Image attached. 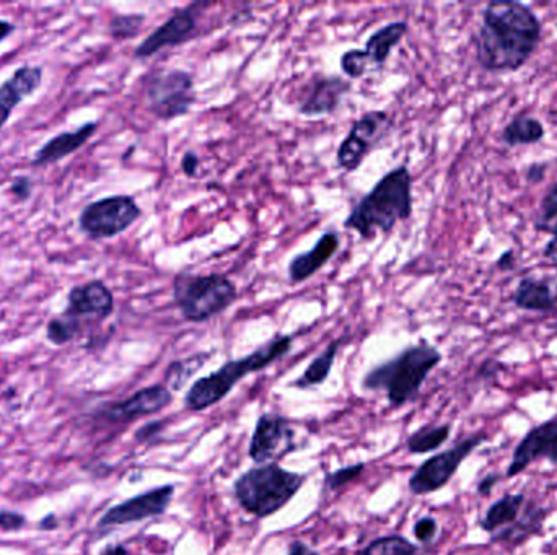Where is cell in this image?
<instances>
[{"label": "cell", "mask_w": 557, "mask_h": 555, "mask_svg": "<svg viewBox=\"0 0 557 555\" xmlns=\"http://www.w3.org/2000/svg\"><path fill=\"white\" fill-rule=\"evenodd\" d=\"M543 22L530 5L515 0L489 2L474 33L476 62L489 74H515L535 56Z\"/></svg>", "instance_id": "cell-1"}, {"label": "cell", "mask_w": 557, "mask_h": 555, "mask_svg": "<svg viewBox=\"0 0 557 555\" xmlns=\"http://www.w3.org/2000/svg\"><path fill=\"white\" fill-rule=\"evenodd\" d=\"M413 175L406 165L393 168L357 202L344 220V228L372 241L378 233H390L396 223L413 217Z\"/></svg>", "instance_id": "cell-2"}, {"label": "cell", "mask_w": 557, "mask_h": 555, "mask_svg": "<svg viewBox=\"0 0 557 555\" xmlns=\"http://www.w3.org/2000/svg\"><path fill=\"white\" fill-rule=\"evenodd\" d=\"M442 359V352L422 339L365 373L362 388L385 394L388 404L398 409L416 401L430 373L439 367Z\"/></svg>", "instance_id": "cell-3"}, {"label": "cell", "mask_w": 557, "mask_h": 555, "mask_svg": "<svg viewBox=\"0 0 557 555\" xmlns=\"http://www.w3.org/2000/svg\"><path fill=\"white\" fill-rule=\"evenodd\" d=\"M292 344H294V337L290 334L272 337L271 341L259 346L242 359L229 360L215 372L201 376L189 386L185 396L186 409L202 412L215 404L222 403L235 386L245 380L246 376L266 370L272 363L284 359L292 349Z\"/></svg>", "instance_id": "cell-4"}, {"label": "cell", "mask_w": 557, "mask_h": 555, "mask_svg": "<svg viewBox=\"0 0 557 555\" xmlns=\"http://www.w3.org/2000/svg\"><path fill=\"white\" fill-rule=\"evenodd\" d=\"M307 479V474L289 471L279 463L259 464L233 482V495L246 513L264 520L286 507Z\"/></svg>", "instance_id": "cell-5"}, {"label": "cell", "mask_w": 557, "mask_h": 555, "mask_svg": "<svg viewBox=\"0 0 557 555\" xmlns=\"http://www.w3.org/2000/svg\"><path fill=\"white\" fill-rule=\"evenodd\" d=\"M173 298L188 323H206L237 302V285L224 274L181 272L173 280Z\"/></svg>", "instance_id": "cell-6"}, {"label": "cell", "mask_w": 557, "mask_h": 555, "mask_svg": "<svg viewBox=\"0 0 557 555\" xmlns=\"http://www.w3.org/2000/svg\"><path fill=\"white\" fill-rule=\"evenodd\" d=\"M150 113L160 121H173L191 111L196 92L193 75L183 69H157L142 80Z\"/></svg>", "instance_id": "cell-7"}, {"label": "cell", "mask_w": 557, "mask_h": 555, "mask_svg": "<svg viewBox=\"0 0 557 555\" xmlns=\"http://www.w3.org/2000/svg\"><path fill=\"white\" fill-rule=\"evenodd\" d=\"M142 217L136 199L126 194L103 197L88 204L79 215V228L92 240H108L126 232Z\"/></svg>", "instance_id": "cell-8"}, {"label": "cell", "mask_w": 557, "mask_h": 555, "mask_svg": "<svg viewBox=\"0 0 557 555\" xmlns=\"http://www.w3.org/2000/svg\"><path fill=\"white\" fill-rule=\"evenodd\" d=\"M486 440V433H476V435L461 440L452 448L427 459L409 479V490L416 495L439 492L440 489L447 486L448 482L452 481V477L457 474L461 463Z\"/></svg>", "instance_id": "cell-9"}, {"label": "cell", "mask_w": 557, "mask_h": 555, "mask_svg": "<svg viewBox=\"0 0 557 555\" xmlns=\"http://www.w3.org/2000/svg\"><path fill=\"white\" fill-rule=\"evenodd\" d=\"M391 124L390 114L386 111L375 110L362 114L339 145L336 153L338 167L346 173L359 170L370 150L390 132Z\"/></svg>", "instance_id": "cell-10"}, {"label": "cell", "mask_w": 557, "mask_h": 555, "mask_svg": "<svg viewBox=\"0 0 557 555\" xmlns=\"http://www.w3.org/2000/svg\"><path fill=\"white\" fill-rule=\"evenodd\" d=\"M297 433L287 417L277 412H264L258 417L251 433L248 456L256 466L277 463L297 448Z\"/></svg>", "instance_id": "cell-11"}, {"label": "cell", "mask_w": 557, "mask_h": 555, "mask_svg": "<svg viewBox=\"0 0 557 555\" xmlns=\"http://www.w3.org/2000/svg\"><path fill=\"white\" fill-rule=\"evenodd\" d=\"M211 7L209 2H194L186 5L183 9L173 12L172 17L167 22H163L160 27L155 28L136 49H134V59L145 61L149 57L160 53L162 49L176 48L181 44L188 43L198 35V20L202 10Z\"/></svg>", "instance_id": "cell-12"}, {"label": "cell", "mask_w": 557, "mask_h": 555, "mask_svg": "<svg viewBox=\"0 0 557 555\" xmlns=\"http://www.w3.org/2000/svg\"><path fill=\"white\" fill-rule=\"evenodd\" d=\"M175 497V486L155 487L106 510L98 521V529H113L165 515Z\"/></svg>", "instance_id": "cell-13"}, {"label": "cell", "mask_w": 557, "mask_h": 555, "mask_svg": "<svg viewBox=\"0 0 557 555\" xmlns=\"http://www.w3.org/2000/svg\"><path fill=\"white\" fill-rule=\"evenodd\" d=\"M351 88V82L341 75H313L303 85L297 110L308 118L336 113Z\"/></svg>", "instance_id": "cell-14"}, {"label": "cell", "mask_w": 557, "mask_h": 555, "mask_svg": "<svg viewBox=\"0 0 557 555\" xmlns=\"http://www.w3.org/2000/svg\"><path fill=\"white\" fill-rule=\"evenodd\" d=\"M172 403V389L160 383V385L139 389L128 399L111 404L110 407H106L103 417L111 424H128L132 420L157 414Z\"/></svg>", "instance_id": "cell-15"}, {"label": "cell", "mask_w": 557, "mask_h": 555, "mask_svg": "<svg viewBox=\"0 0 557 555\" xmlns=\"http://www.w3.org/2000/svg\"><path fill=\"white\" fill-rule=\"evenodd\" d=\"M540 458H548L551 463L557 464V417L546 420L523 437L515 448L507 477L522 474L533 461Z\"/></svg>", "instance_id": "cell-16"}, {"label": "cell", "mask_w": 557, "mask_h": 555, "mask_svg": "<svg viewBox=\"0 0 557 555\" xmlns=\"http://www.w3.org/2000/svg\"><path fill=\"white\" fill-rule=\"evenodd\" d=\"M115 311V297L108 285L101 280H90L87 284L77 285L67 295V308L64 315L75 320L103 321Z\"/></svg>", "instance_id": "cell-17"}, {"label": "cell", "mask_w": 557, "mask_h": 555, "mask_svg": "<svg viewBox=\"0 0 557 555\" xmlns=\"http://www.w3.org/2000/svg\"><path fill=\"white\" fill-rule=\"evenodd\" d=\"M341 246V238L336 232H325L312 246V250L303 251L290 259L287 274L290 282L302 284L305 280L312 279L316 272L321 271L326 264L334 258Z\"/></svg>", "instance_id": "cell-18"}, {"label": "cell", "mask_w": 557, "mask_h": 555, "mask_svg": "<svg viewBox=\"0 0 557 555\" xmlns=\"http://www.w3.org/2000/svg\"><path fill=\"white\" fill-rule=\"evenodd\" d=\"M41 82L43 69L40 66H22L0 85V129L7 124L12 111L40 88Z\"/></svg>", "instance_id": "cell-19"}, {"label": "cell", "mask_w": 557, "mask_h": 555, "mask_svg": "<svg viewBox=\"0 0 557 555\" xmlns=\"http://www.w3.org/2000/svg\"><path fill=\"white\" fill-rule=\"evenodd\" d=\"M515 308L530 313H551L557 308V293L548 279L527 276L518 280L510 295Z\"/></svg>", "instance_id": "cell-20"}, {"label": "cell", "mask_w": 557, "mask_h": 555, "mask_svg": "<svg viewBox=\"0 0 557 555\" xmlns=\"http://www.w3.org/2000/svg\"><path fill=\"white\" fill-rule=\"evenodd\" d=\"M98 123H87L79 129L71 132H62L54 139L48 140L46 144L35 153L31 160L33 167H46L53 163L61 162L62 158L69 157L72 153L82 149L88 140L92 139L97 132Z\"/></svg>", "instance_id": "cell-21"}, {"label": "cell", "mask_w": 557, "mask_h": 555, "mask_svg": "<svg viewBox=\"0 0 557 555\" xmlns=\"http://www.w3.org/2000/svg\"><path fill=\"white\" fill-rule=\"evenodd\" d=\"M408 22H391L370 35L362 53L369 62L370 69H382L391 51L408 35Z\"/></svg>", "instance_id": "cell-22"}, {"label": "cell", "mask_w": 557, "mask_h": 555, "mask_svg": "<svg viewBox=\"0 0 557 555\" xmlns=\"http://www.w3.org/2000/svg\"><path fill=\"white\" fill-rule=\"evenodd\" d=\"M544 137H546V127L543 121L528 113L515 114L514 118L510 119V123L505 124L500 134L502 144L507 145L509 149L540 144Z\"/></svg>", "instance_id": "cell-23"}, {"label": "cell", "mask_w": 557, "mask_h": 555, "mask_svg": "<svg viewBox=\"0 0 557 555\" xmlns=\"http://www.w3.org/2000/svg\"><path fill=\"white\" fill-rule=\"evenodd\" d=\"M544 516H546V512L543 508L536 507L535 503L523 505L522 513L518 516L517 521L492 534V542H505V544H512V546L522 544L530 536L540 531Z\"/></svg>", "instance_id": "cell-24"}, {"label": "cell", "mask_w": 557, "mask_h": 555, "mask_svg": "<svg viewBox=\"0 0 557 555\" xmlns=\"http://www.w3.org/2000/svg\"><path fill=\"white\" fill-rule=\"evenodd\" d=\"M525 505V495L507 494L502 499L492 503L483 520L479 521L481 528L486 533H497L500 529L507 528L517 521Z\"/></svg>", "instance_id": "cell-25"}, {"label": "cell", "mask_w": 557, "mask_h": 555, "mask_svg": "<svg viewBox=\"0 0 557 555\" xmlns=\"http://www.w3.org/2000/svg\"><path fill=\"white\" fill-rule=\"evenodd\" d=\"M341 346H343V339L329 342L328 347L320 355H316L315 359L308 365L307 370L297 380L292 381L290 386L292 388L310 389L326 383L329 375H331V370H333V365L336 362Z\"/></svg>", "instance_id": "cell-26"}, {"label": "cell", "mask_w": 557, "mask_h": 555, "mask_svg": "<svg viewBox=\"0 0 557 555\" xmlns=\"http://www.w3.org/2000/svg\"><path fill=\"white\" fill-rule=\"evenodd\" d=\"M450 425H426L408 438V451L411 455H426L430 451L439 450L450 437Z\"/></svg>", "instance_id": "cell-27"}, {"label": "cell", "mask_w": 557, "mask_h": 555, "mask_svg": "<svg viewBox=\"0 0 557 555\" xmlns=\"http://www.w3.org/2000/svg\"><path fill=\"white\" fill-rule=\"evenodd\" d=\"M359 555H419V547L401 534H388L370 541Z\"/></svg>", "instance_id": "cell-28"}, {"label": "cell", "mask_w": 557, "mask_h": 555, "mask_svg": "<svg viewBox=\"0 0 557 555\" xmlns=\"http://www.w3.org/2000/svg\"><path fill=\"white\" fill-rule=\"evenodd\" d=\"M207 360H209V354H196L193 357H188V359L170 363V367L167 368V373H165V383L163 385L168 386L172 391L173 389L178 391L188 383L189 378L198 372Z\"/></svg>", "instance_id": "cell-29"}, {"label": "cell", "mask_w": 557, "mask_h": 555, "mask_svg": "<svg viewBox=\"0 0 557 555\" xmlns=\"http://www.w3.org/2000/svg\"><path fill=\"white\" fill-rule=\"evenodd\" d=\"M82 331V323L62 313L58 318L49 321L46 328V337L54 346H64L67 342L74 341Z\"/></svg>", "instance_id": "cell-30"}, {"label": "cell", "mask_w": 557, "mask_h": 555, "mask_svg": "<svg viewBox=\"0 0 557 555\" xmlns=\"http://www.w3.org/2000/svg\"><path fill=\"white\" fill-rule=\"evenodd\" d=\"M145 15L119 14L111 18L108 30L113 40L126 41L136 38L144 27Z\"/></svg>", "instance_id": "cell-31"}, {"label": "cell", "mask_w": 557, "mask_h": 555, "mask_svg": "<svg viewBox=\"0 0 557 555\" xmlns=\"http://www.w3.org/2000/svg\"><path fill=\"white\" fill-rule=\"evenodd\" d=\"M365 469H367L365 463H357L344 466L338 471L329 472L323 481V492H336V490L344 489L352 482L357 481L364 474Z\"/></svg>", "instance_id": "cell-32"}, {"label": "cell", "mask_w": 557, "mask_h": 555, "mask_svg": "<svg viewBox=\"0 0 557 555\" xmlns=\"http://www.w3.org/2000/svg\"><path fill=\"white\" fill-rule=\"evenodd\" d=\"M339 64H341L344 75H347L349 79H360L369 70H372L369 62L365 59L364 53H362V49H349L341 56Z\"/></svg>", "instance_id": "cell-33"}, {"label": "cell", "mask_w": 557, "mask_h": 555, "mask_svg": "<svg viewBox=\"0 0 557 555\" xmlns=\"http://www.w3.org/2000/svg\"><path fill=\"white\" fill-rule=\"evenodd\" d=\"M554 220H557V181L541 199L540 214H538L535 228L538 232H544Z\"/></svg>", "instance_id": "cell-34"}, {"label": "cell", "mask_w": 557, "mask_h": 555, "mask_svg": "<svg viewBox=\"0 0 557 555\" xmlns=\"http://www.w3.org/2000/svg\"><path fill=\"white\" fill-rule=\"evenodd\" d=\"M414 538L422 544H430L439 533V523L434 516H422L414 523Z\"/></svg>", "instance_id": "cell-35"}, {"label": "cell", "mask_w": 557, "mask_h": 555, "mask_svg": "<svg viewBox=\"0 0 557 555\" xmlns=\"http://www.w3.org/2000/svg\"><path fill=\"white\" fill-rule=\"evenodd\" d=\"M33 181L28 178V176H17L12 184H10V191L14 194L17 201L23 202L30 199L31 193H33Z\"/></svg>", "instance_id": "cell-36"}, {"label": "cell", "mask_w": 557, "mask_h": 555, "mask_svg": "<svg viewBox=\"0 0 557 555\" xmlns=\"http://www.w3.org/2000/svg\"><path fill=\"white\" fill-rule=\"evenodd\" d=\"M165 424L163 422H149V424L142 425L136 432V440L139 443H152L154 438L162 435Z\"/></svg>", "instance_id": "cell-37"}, {"label": "cell", "mask_w": 557, "mask_h": 555, "mask_svg": "<svg viewBox=\"0 0 557 555\" xmlns=\"http://www.w3.org/2000/svg\"><path fill=\"white\" fill-rule=\"evenodd\" d=\"M549 165L546 162H533L525 168V180L528 184H540L546 180Z\"/></svg>", "instance_id": "cell-38"}, {"label": "cell", "mask_w": 557, "mask_h": 555, "mask_svg": "<svg viewBox=\"0 0 557 555\" xmlns=\"http://www.w3.org/2000/svg\"><path fill=\"white\" fill-rule=\"evenodd\" d=\"M544 232L551 233V240L543 246L541 256L549 263L557 264V220H554Z\"/></svg>", "instance_id": "cell-39"}, {"label": "cell", "mask_w": 557, "mask_h": 555, "mask_svg": "<svg viewBox=\"0 0 557 555\" xmlns=\"http://www.w3.org/2000/svg\"><path fill=\"white\" fill-rule=\"evenodd\" d=\"M25 525V516L15 512H0V529L18 531Z\"/></svg>", "instance_id": "cell-40"}, {"label": "cell", "mask_w": 557, "mask_h": 555, "mask_svg": "<svg viewBox=\"0 0 557 555\" xmlns=\"http://www.w3.org/2000/svg\"><path fill=\"white\" fill-rule=\"evenodd\" d=\"M199 167H201V160L194 152H186L181 158V170L188 178H196L199 175Z\"/></svg>", "instance_id": "cell-41"}, {"label": "cell", "mask_w": 557, "mask_h": 555, "mask_svg": "<svg viewBox=\"0 0 557 555\" xmlns=\"http://www.w3.org/2000/svg\"><path fill=\"white\" fill-rule=\"evenodd\" d=\"M515 264H517V254H515V250H512V248L502 251L499 258L496 259V269L500 272L512 271Z\"/></svg>", "instance_id": "cell-42"}, {"label": "cell", "mask_w": 557, "mask_h": 555, "mask_svg": "<svg viewBox=\"0 0 557 555\" xmlns=\"http://www.w3.org/2000/svg\"><path fill=\"white\" fill-rule=\"evenodd\" d=\"M287 555H321L320 552L315 551L312 546H308L307 542L292 541L287 549Z\"/></svg>", "instance_id": "cell-43"}, {"label": "cell", "mask_w": 557, "mask_h": 555, "mask_svg": "<svg viewBox=\"0 0 557 555\" xmlns=\"http://www.w3.org/2000/svg\"><path fill=\"white\" fill-rule=\"evenodd\" d=\"M497 481H499V477H497L496 474H489V476L481 479V482L478 484V494L487 497V495L491 494Z\"/></svg>", "instance_id": "cell-44"}, {"label": "cell", "mask_w": 557, "mask_h": 555, "mask_svg": "<svg viewBox=\"0 0 557 555\" xmlns=\"http://www.w3.org/2000/svg\"><path fill=\"white\" fill-rule=\"evenodd\" d=\"M17 30L14 23L9 20H0V43H4L14 31Z\"/></svg>", "instance_id": "cell-45"}, {"label": "cell", "mask_w": 557, "mask_h": 555, "mask_svg": "<svg viewBox=\"0 0 557 555\" xmlns=\"http://www.w3.org/2000/svg\"><path fill=\"white\" fill-rule=\"evenodd\" d=\"M100 555H131V552L126 547L121 546V544H116V546H108L106 549H103Z\"/></svg>", "instance_id": "cell-46"}, {"label": "cell", "mask_w": 557, "mask_h": 555, "mask_svg": "<svg viewBox=\"0 0 557 555\" xmlns=\"http://www.w3.org/2000/svg\"><path fill=\"white\" fill-rule=\"evenodd\" d=\"M54 523H56V518H54V515H48L46 516V518H44L43 521H41V529H49L51 528V525L54 526Z\"/></svg>", "instance_id": "cell-47"}]
</instances>
